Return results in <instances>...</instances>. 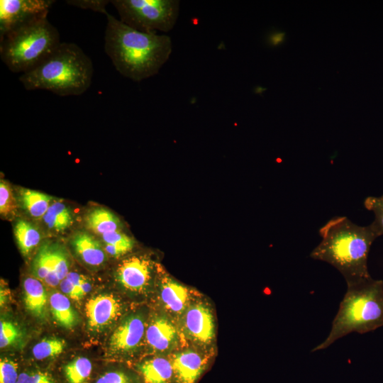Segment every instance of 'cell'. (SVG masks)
<instances>
[{
  "label": "cell",
  "instance_id": "10",
  "mask_svg": "<svg viewBox=\"0 0 383 383\" xmlns=\"http://www.w3.org/2000/svg\"><path fill=\"white\" fill-rule=\"evenodd\" d=\"M181 340L177 322L167 313L154 314L148 321L145 342L156 355H170L177 350Z\"/></svg>",
  "mask_w": 383,
  "mask_h": 383
},
{
  "label": "cell",
  "instance_id": "26",
  "mask_svg": "<svg viewBox=\"0 0 383 383\" xmlns=\"http://www.w3.org/2000/svg\"><path fill=\"white\" fill-rule=\"evenodd\" d=\"M65 347L64 340L55 337L47 338L33 346L32 353L36 360H42L57 356L64 351Z\"/></svg>",
  "mask_w": 383,
  "mask_h": 383
},
{
  "label": "cell",
  "instance_id": "8",
  "mask_svg": "<svg viewBox=\"0 0 383 383\" xmlns=\"http://www.w3.org/2000/svg\"><path fill=\"white\" fill-rule=\"evenodd\" d=\"M53 0H0V40L38 18L47 17Z\"/></svg>",
  "mask_w": 383,
  "mask_h": 383
},
{
  "label": "cell",
  "instance_id": "20",
  "mask_svg": "<svg viewBox=\"0 0 383 383\" xmlns=\"http://www.w3.org/2000/svg\"><path fill=\"white\" fill-rule=\"evenodd\" d=\"M52 244L53 241L48 240L40 245L30 267L32 276L51 287L60 283L53 273Z\"/></svg>",
  "mask_w": 383,
  "mask_h": 383
},
{
  "label": "cell",
  "instance_id": "7",
  "mask_svg": "<svg viewBox=\"0 0 383 383\" xmlns=\"http://www.w3.org/2000/svg\"><path fill=\"white\" fill-rule=\"evenodd\" d=\"M182 339L196 348L208 349L215 340L216 328L213 311L208 304L194 301L177 322Z\"/></svg>",
  "mask_w": 383,
  "mask_h": 383
},
{
  "label": "cell",
  "instance_id": "3",
  "mask_svg": "<svg viewBox=\"0 0 383 383\" xmlns=\"http://www.w3.org/2000/svg\"><path fill=\"white\" fill-rule=\"evenodd\" d=\"M93 75L91 58L75 43L63 42L43 62L21 74L19 81L26 90L79 96L90 87Z\"/></svg>",
  "mask_w": 383,
  "mask_h": 383
},
{
  "label": "cell",
  "instance_id": "34",
  "mask_svg": "<svg viewBox=\"0 0 383 383\" xmlns=\"http://www.w3.org/2000/svg\"><path fill=\"white\" fill-rule=\"evenodd\" d=\"M16 383H55L48 373L40 371L23 372L19 374Z\"/></svg>",
  "mask_w": 383,
  "mask_h": 383
},
{
  "label": "cell",
  "instance_id": "15",
  "mask_svg": "<svg viewBox=\"0 0 383 383\" xmlns=\"http://www.w3.org/2000/svg\"><path fill=\"white\" fill-rule=\"evenodd\" d=\"M69 245L74 256L87 267H100L107 260L108 255L101 242L87 230L75 231Z\"/></svg>",
  "mask_w": 383,
  "mask_h": 383
},
{
  "label": "cell",
  "instance_id": "6",
  "mask_svg": "<svg viewBox=\"0 0 383 383\" xmlns=\"http://www.w3.org/2000/svg\"><path fill=\"white\" fill-rule=\"evenodd\" d=\"M120 21L131 28L148 33L168 32L179 13L178 0H111Z\"/></svg>",
  "mask_w": 383,
  "mask_h": 383
},
{
  "label": "cell",
  "instance_id": "22",
  "mask_svg": "<svg viewBox=\"0 0 383 383\" xmlns=\"http://www.w3.org/2000/svg\"><path fill=\"white\" fill-rule=\"evenodd\" d=\"M43 231L31 221L18 218L13 226L14 237L20 252L28 257L38 247L43 238Z\"/></svg>",
  "mask_w": 383,
  "mask_h": 383
},
{
  "label": "cell",
  "instance_id": "5",
  "mask_svg": "<svg viewBox=\"0 0 383 383\" xmlns=\"http://www.w3.org/2000/svg\"><path fill=\"white\" fill-rule=\"evenodd\" d=\"M60 33L47 17L38 18L0 40V57L14 73L23 74L43 62L58 48Z\"/></svg>",
  "mask_w": 383,
  "mask_h": 383
},
{
  "label": "cell",
  "instance_id": "17",
  "mask_svg": "<svg viewBox=\"0 0 383 383\" xmlns=\"http://www.w3.org/2000/svg\"><path fill=\"white\" fill-rule=\"evenodd\" d=\"M23 302L26 310L36 318L48 316V296L44 283L36 277H26L23 281Z\"/></svg>",
  "mask_w": 383,
  "mask_h": 383
},
{
  "label": "cell",
  "instance_id": "35",
  "mask_svg": "<svg viewBox=\"0 0 383 383\" xmlns=\"http://www.w3.org/2000/svg\"><path fill=\"white\" fill-rule=\"evenodd\" d=\"M59 285L62 292L67 297L77 301L79 300L76 287L66 277L60 282Z\"/></svg>",
  "mask_w": 383,
  "mask_h": 383
},
{
  "label": "cell",
  "instance_id": "13",
  "mask_svg": "<svg viewBox=\"0 0 383 383\" xmlns=\"http://www.w3.org/2000/svg\"><path fill=\"white\" fill-rule=\"evenodd\" d=\"M122 304L112 294H98L85 304L87 326L94 332H101L111 326L120 316Z\"/></svg>",
  "mask_w": 383,
  "mask_h": 383
},
{
  "label": "cell",
  "instance_id": "16",
  "mask_svg": "<svg viewBox=\"0 0 383 383\" xmlns=\"http://www.w3.org/2000/svg\"><path fill=\"white\" fill-rule=\"evenodd\" d=\"M143 383H177L170 355H156L136 365Z\"/></svg>",
  "mask_w": 383,
  "mask_h": 383
},
{
  "label": "cell",
  "instance_id": "9",
  "mask_svg": "<svg viewBox=\"0 0 383 383\" xmlns=\"http://www.w3.org/2000/svg\"><path fill=\"white\" fill-rule=\"evenodd\" d=\"M156 265L148 256L134 255L123 260L116 269L117 282L126 292L144 295L152 287Z\"/></svg>",
  "mask_w": 383,
  "mask_h": 383
},
{
  "label": "cell",
  "instance_id": "32",
  "mask_svg": "<svg viewBox=\"0 0 383 383\" xmlns=\"http://www.w3.org/2000/svg\"><path fill=\"white\" fill-rule=\"evenodd\" d=\"M18 376L16 362L2 358L0 361V383H16Z\"/></svg>",
  "mask_w": 383,
  "mask_h": 383
},
{
  "label": "cell",
  "instance_id": "36",
  "mask_svg": "<svg viewBox=\"0 0 383 383\" xmlns=\"http://www.w3.org/2000/svg\"><path fill=\"white\" fill-rule=\"evenodd\" d=\"M285 38V33L281 32L274 34L270 38V42L273 45L282 43Z\"/></svg>",
  "mask_w": 383,
  "mask_h": 383
},
{
  "label": "cell",
  "instance_id": "25",
  "mask_svg": "<svg viewBox=\"0 0 383 383\" xmlns=\"http://www.w3.org/2000/svg\"><path fill=\"white\" fill-rule=\"evenodd\" d=\"M92 365L86 357H78L64 367V373L68 383H86L91 375Z\"/></svg>",
  "mask_w": 383,
  "mask_h": 383
},
{
  "label": "cell",
  "instance_id": "31",
  "mask_svg": "<svg viewBox=\"0 0 383 383\" xmlns=\"http://www.w3.org/2000/svg\"><path fill=\"white\" fill-rule=\"evenodd\" d=\"M131 372L121 370H110L101 374L95 383H139Z\"/></svg>",
  "mask_w": 383,
  "mask_h": 383
},
{
  "label": "cell",
  "instance_id": "14",
  "mask_svg": "<svg viewBox=\"0 0 383 383\" xmlns=\"http://www.w3.org/2000/svg\"><path fill=\"white\" fill-rule=\"evenodd\" d=\"M159 298L166 313L178 322L186 309L196 300V294L170 276L162 275L159 280Z\"/></svg>",
  "mask_w": 383,
  "mask_h": 383
},
{
  "label": "cell",
  "instance_id": "12",
  "mask_svg": "<svg viewBox=\"0 0 383 383\" xmlns=\"http://www.w3.org/2000/svg\"><path fill=\"white\" fill-rule=\"evenodd\" d=\"M201 350L189 348L170 354L177 383H197L208 370L212 355Z\"/></svg>",
  "mask_w": 383,
  "mask_h": 383
},
{
  "label": "cell",
  "instance_id": "33",
  "mask_svg": "<svg viewBox=\"0 0 383 383\" xmlns=\"http://www.w3.org/2000/svg\"><path fill=\"white\" fill-rule=\"evenodd\" d=\"M67 4L82 9H89L93 11L101 13L106 15V6L111 3L107 0H67Z\"/></svg>",
  "mask_w": 383,
  "mask_h": 383
},
{
  "label": "cell",
  "instance_id": "18",
  "mask_svg": "<svg viewBox=\"0 0 383 383\" xmlns=\"http://www.w3.org/2000/svg\"><path fill=\"white\" fill-rule=\"evenodd\" d=\"M84 223L86 230L99 237L122 230L123 224L119 218L109 209L95 206L85 213Z\"/></svg>",
  "mask_w": 383,
  "mask_h": 383
},
{
  "label": "cell",
  "instance_id": "24",
  "mask_svg": "<svg viewBox=\"0 0 383 383\" xmlns=\"http://www.w3.org/2000/svg\"><path fill=\"white\" fill-rule=\"evenodd\" d=\"M99 238L106 254L114 258L129 252L134 246L133 238L122 230L106 233Z\"/></svg>",
  "mask_w": 383,
  "mask_h": 383
},
{
  "label": "cell",
  "instance_id": "30",
  "mask_svg": "<svg viewBox=\"0 0 383 383\" xmlns=\"http://www.w3.org/2000/svg\"><path fill=\"white\" fill-rule=\"evenodd\" d=\"M365 207L374 216L370 226L377 237L383 235V194L379 196H368L364 201Z\"/></svg>",
  "mask_w": 383,
  "mask_h": 383
},
{
  "label": "cell",
  "instance_id": "11",
  "mask_svg": "<svg viewBox=\"0 0 383 383\" xmlns=\"http://www.w3.org/2000/svg\"><path fill=\"white\" fill-rule=\"evenodd\" d=\"M146 326L145 318L140 313L125 317L109 338V352L122 357L135 353L145 340Z\"/></svg>",
  "mask_w": 383,
  "mask_h": 383
},
{
  "label": "cell",
  "instance_id": "27",
  "mask_svg": "<svg viewBox=\"0 0 383 383\" xmlns=\"http://www.w3.org/2000/svg\"><path fill=\"white\" fill-rule=\"evenodd\" d=\"M18 204L11 184L1 179L0 181V214L1 218L11 219L15 217Z\"/></svg>",
  "mask_w": 383,
  "mask_h": 383
},
{
  "label": "cell",
  "instance_id": "28",
  "mask_svg": "<svg viewBox=\"0 0 383 383\" xmlns=\"http://www.w3.org/2000/svg\"><path fill=\"white\" fill-rule=\"evenodd\" d=\"M53 273L61 282L70 272L71 257L66 248L57 242L52 245Z\"/></svg>",
  "mask_w": 383,
  "mask_h": 383
},
{
  "label": "cell",
  "instance_id": "2",
  "mask_svg": "<svg viewBox=\"0 0 383 383\" xmlns=\"http://www.w3.org/2000/svg\"><path fill=\"white\" fill-rule=\"evenodd\" d=\"M322 238L310 254L311 258L336 268L348 285L371 277L367 260L377 238L370 225L358 226L345 216H335L319 229Z\"/></svg>",
  "mask_w": 383,
  "mask_h": 383
},
{
  "label": "cell",
  "instance_id": "23",
  "mask_svg": "<svg viewBox=\"0 0 383 383\" xmlns=\"http://www.w3.org/2000/svg\"><path fill=\"white\" fill-rule=\"evenodd\" d=\"M49 306L55 321L66 329H72L79 322V317L72 304L63 293L55 292L49 297Z\"/></svg>",
  "mask_w": 383,
  "mask_h": 383
},
{
  "label": "cell",
  "instance_id": "4",
  "mask_svg": "<svg viewBox=\"0 0 383 383\" xmlns=\"http://www.w3.org/2000/svg\"><path fill=\"white\" fill-rule=\"evenodd\" d=\"M383 326V281L372 277L348 285L327 338L312 349L324 350L350 333L364 334Z\"/></svg>",
  "mask_w": 383,
  "mask_h": 383
},
{
  "label": "cell",
  "instance_id": "29",
  "mask_svg": "<svg viewBox=\"0 0 383 383\" xmlns=\"http://www.w3.org/2000/svg\"><path fill=\"white\" fill-rule=\"evenodd\" d=\"M22 339L20 328L13 322L1 319L0 322V347L6 348L17 345Z\"/></svg>",
  "mask_w": 383,
  "mask_h": 383
},
{
  "label": "cell",
  "instance_id": "21",
  "mask_svg": "<svg viewBox=\"0 0 383 383\" xmlns=\"http://www.w3.org/2000/svg\"><path fill=\"white\" fill-rule=\"evenodd\" d=\"M16 199L18 207L35 220L42 219L55 200L52 196L27 188H19Z\"/></svg>",
  "mask_w": 383,
  "mask_h": 383
},
{
  "label": "cell",
  "instance_id": "1",
  "mask_svg": "<svg viewBox=\"0 0 383 383\" xmlns=\"http://www.w3.org/2000/svg\"><path fill=\"white\" fill-rule=\"evenodd\" d=\"M104 51L123 77L139 82L157 74L172 51L170 36L135 30L109 13Z\"/></svg>",
  "mask_w": 383,
  "mask_h": 383
},
{
  "label": "cell",
  "instance_id": "19",
  "mask_svg": "<svg viewBox=\"0 0 383 383\" xmlns=\"http://www.w3.org/2000/svg\"><path fill=\"white\" fill-rule=\"evenodd\" d=\"M41 221L47 232L59 235L73 226L74 215L67 204L55 199Z\"/></svg>",
  "mask_w": 383,
  "mask_h": 383
}]
</instances>
